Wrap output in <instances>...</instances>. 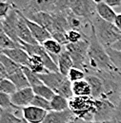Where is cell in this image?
Wrapping results in <instances>:
<instances>
[{"label": "cell", "instance_id": "1", "mask_svg": "<svg viewBox=\"0 0 121 123\" xmlns=\"http://www.w3.org/2000/svg\"><path fill=\"white\" fill-rule=\"evenodd\" d=\"M89 66L84 70L86 75L94 72H114L117 71L111 60L107 48L104 47L97 40L94 31L91 26V31L89 38V50H88ZM119 71V70H118Z\"/></svg>", "mask_w": 121, "mask_h": 123}, {"label": "cell", "instance_id": "2", "mask_svg": "<svg viewBox=\"0 0 121 123\" xmlns=\"http://www.w3.org/2000/svg\"><path fill=\"white\" fill-rule=\"evenodd\" d=\"M95 36L104 47H111L121 39V32L113 23L104 21L99 16H94L91 20Z\"/></svg>", "mask_w": 121, "mask_h": 123}, {"label": "cell", "instance_id": "3", "mask_svg": "<svg viewBox=\"0 0 121 123\" xmlns=\"http://www.w3.org/2000/svg\"><path fill=\"white\" fill-rule=\"evenodd\" d=\"M69 109L77 118L93 121L95 101L92 97H74L69 99Z\"/></svg>", "mask_w": 121, "mask_h": 123}, {"label": "cell", "instance_id": "4", "mask_svg": "<svg viewBox=\"0 0 121 123\" xmlns=\"http://www.w3.org/2000/svg\"><path fill=\"white\" fill-rule=\"evenodd\" d=\"M74 62V67L85 70L89 66L88 50L89 40H83L76 44H68L64 46Z\"/></svg>", "mask_w": 121, "mask_h": 123}, {"label": "cell", "instance_id": "5", "mask_svg": "<svg viewBox=\"0 0 121 123\" xmlns=\"http://www.w3.org/2000/svg\"><path fill=\"white\" fill-rule=\"evenodd\" d=\"M95 112L93 116V121L107 122L114 120L115 105L106 98H94Z\"/></svg>", "mask_w": 121, "mask_h": 123}, {"label": "cell", "instance_id": "6", "mask_svg": "<svg viewBox=\"0 0 121 123\" xmlns=\"http://www.w3.org/2000/svg\"><path fill=\"white\" fill-rule=\"evenodd\" d=\"M70 11L78 17L91 20L96 15V1L71 0Z\"/></svg>", "mask_w": 121, "mask_h": 123}, {"label": "cell", "instance_id": "7", "mask_svg": "<svg viewBox=\"0 0 121 123\" xmlns=\"http://www.w3.org/2000/svg\"><path fill=\"white\" fill-rule=\"evenodd\" d=\"M16 32L18 38L22 42V44H29V45H37L38 43L33 38L30 29L26 22V17L20 12H18V18L16 22Z\"/></svg>", "mask_w": 121, "mask_h": 123}, {"label": "cell", "instance_id": "8", "mask_svg": "<svg viewBox=\"0 0 121 123\" xmlns=\"http://www.w3.org/2000/svg\"><path fill=\"white\" fill-rule=\"evenodd\" d=\"M38 76L46 86L51 88L55 94H57L61 86L68 80V77L62 75L60 72H49L46 74H40Z\"/></svg>", "mask_w": 121, "mask_h": 123}, {"label": "cell", "instance_id": "9", "mask_svg": "<svg viewBox=\"0 0 121 123\" xmlns=\"http://www.w3.org/2000/svg\"><path fill=\"white\" fill-rule=\"evenodd\" d=\"M35 94L33 92L31 87H27L24 89L17 90L16 92L11 96L12 102L15 104L16 107L24 108L30 106L33 100Z\"/></svg>", "mask_w": 121, "mask_h": 123}, {"label": "cell", "instance_id": "10", "mask_svg": "<svg viewBox=\"0 0 121 123\" xmlns=\"http://www.w3.org/2000/svg\"><path fill=\"white\" fill-rule=\"evenodd\" d=\"M49 112L35 106H27L22 108V117L28 123H42Z\"/></svg>", "mask_w": 121, "mask_h": 123}, {"label": "cell", "instance_id": "11", "mask_svg": "<svg viewBox=\"0 0 121 123\" xmlns=\"http://www.w3.org/2000/svg\"><path fill=\"white\" fill-rule=\"evenodd\" d=\"M1 53L6 55L11 60L22 65L29 67L30 64V55L24 48H13V49H5L1 50Z\"/></svg>", "mask_w": 121, "mask_h": 123}, {"label": "cell", "instance_id": "12", "mask_svg": "<svg viewBox=\"0 0 121 123\" xmlns=\"http://www.w3.org/2000/svg\"><path fill=\"white\" fill-rule=\"evenodd\" d=\"M26 22H27V25L30 29L33 38L36 40V42L39 45H42L43 43H45L46 41L52 39V34L46 29H44L43 27H41L38 24L30 21L28 18H26Z\"/></svg>", "mask_w": 121, "mask_h": 123}, {"label": "cell", "instance_id": "13", "mask_svg": "<svg viewBox=\"0 0 121 123\" xmlns=\"http://www.w3.org/2000/svg\"><path fill=\"white\" fill-rule=\"evenodd\" d=\"M28 19L34 22V23H36V24H38L39 26L43 27L50 33L53 32V13L45 12H37V13H34L32 15L29 16Z\"/></svg>", "mask_w": 121, "mask_h": 123}, {"label": "cell", "instance_id": "14", "mask_svg": "<svg viewBox=\"0 0 121 123\" xmlns=\"http://www.w3.org/2000/svg\"><path fill=\"white\" fill-rule=\"evenodd\" d=\"M75 117V115L72 113L70 109L64 112L51 111L48 113L47 117L42 123H70Z\"/></svg>", "mask_w": 121, "mask_h": 123}, {"label": "cell", "instance_id": "15", "mask_svg": "<svg viewBox=\"0 0 121 123\" xmlns=\"http://www.w3.org/2000/svg\"><path fill=\"white\" fill-rule=\"evenodd\" d=\"M96 14L104 21L109 23H114L117 13L113 8H111L105 1H96Z\"/></svg>", "mask_w": 121, "mask_h": 123}, {"label": "cell", "instance_id": "16", "mask_svg": "<svg viewBox=\"0 0 121 123\" xmlns=\"http://www.w3.org/2000/svg\"><path fill=\"white\" fill-rule=\"evenodd\" d=\"M86 80L90 83L91 88V97L93 98H100L103 96L104 85L101 78L96 75H86Z\"/></svg>", "mask_w": 121, "mask_h": 123}, {"label": "cell", "instance_id": "17", "mask_svg": "<svg viewBox=\"0 0 121 123\" xmlns=\"http://www.w3.org/2000/svg\"><path fill=\"white\" fill-rule=\"evenodd\" d=\"M57 66H58L59 72L62 75L66 76V77L68 76L70 70L74 67V62L72 60L69 52L65 49V47H64L63 52L61 53L60 55H59V57H58Z\"/></svg>", "mask_w": 121, "mask_h": 123}, {"label": "cell", "instance_id": "18", "mask_svg": "<svg viewBox=\"0 0 121 123\" xmlns=\"http://www.w3.org/2000/svg\"><path fill=\"white\" fill-rule=\"evenodd\" d=\"M42 46L45 48V50L50 54V56L53 58V62L57 64V62H58V57L61 53L63 52L64 48L63 46L60 45L58 42H56L55 40H53V38L46 41L45 43L42 44Z\"/></svg>", "mask_w": 121, "mask_h": 123}, {"label": "cell", "instance_id": "19", "mask_svg": "<svg viewBox=\"0 0 121 123\" xmlns=\"http://www.w3.org/2000/svg\"><path fill=\"white\" fill-rule=\"evenodd\" d=\"M74 97H91V88L90 83L85 80L73 82Z\"/></svg>", "mask_w": 121, "mask_h": 123}, {"label": "cell", "instance_id": "20", "mask_svg": "<svg viewBox=\"0 0 121 123\" xmlns=\"http://www.w3.org/2000/svg\"><path fill=\"white\" fill-rule=\"evenodd\" d=\"M7 79H9L11 81H13L15 83V85L18 90L24 89V88H27V87H30L29 82H28V80H27V78H26L24 72H23V67H22L21 70L15 72V74L10 75Z\"/></svg>", "mask_w": 121, "mask_h": 123}, {"label": "cell", "instance_id": "21", "mask_svg": "<svg viewBox=\"0 0 121 123\" xmlns=\"http://www.w3.org/2000/svg\"><path fill=\"white\" fill-rule=\"evenodd\" d=\"M51 108L53 112L67 111L69 110V99L56 94L51 100Z\"/></svg>", "mask_w": 121, "mask_h": 123}, {"label": "cell", "instance_id": "22", "mask_svg": "<svg viewBox=\"0 0 121 123\" xmlns=\"http://www.w3.org/2000/svg\"><path fill=\"white\" fill-rule=\"evenodd\" d=\"M0 63L5 67V69H6V71H7V74H8V77H9L10 75L15 74V72L21 70L22 67H23L22 65H20V64L15 62L13 60H11L10 58H8L6 55H4V54H2V53H1V55H0Z\"/></svg>", "mask_w": 121, "mask_h": 123}, {"label": "cell", "instance_id": "23", "mask_svg": "<svg viewBox=\"0 0 121 123\" xmlns=\"http://www.w3.org/2000/svg\"><path fill=\"white\" fill-rule=\"evenodd\" d=\"M29 68L34 73L40 75V74H46L50 71L46 68L45 64L42 61V59L39 56H30V64Z\"/></svg>", "mask_w": 121, "mask_h": 123}, {"label": "cell", "instance_id": "24", "mask_svg": "<svg viewBox=\"0 0 121 123\" xmlns=\"http://www.w3.org/2000/svg\"><path fill=\"white\" fill-rule=\"evenodd\" d=\"M0 47L1 50L13 49V48H23V46L12 40L4 31H0Z\"/></svg>", "mask_w": 121, "mask_h": 123}, {"label": "cell", "instance_id": "25", "mask_svg": "<svg viewBox=\"0 0 121 123\" xmlns=\"http://www.w3.org/2000/svg\"><path fill=\"white\" fill-rule=\"evenodd\" d=\"M32 90H33V92L35 94V96H39L41 98H44L50 100V101L56 95L51 88H49L48 86H46L44 83L41 84V85H38V86L33 87Z\"/></svg>", "mask_w": 121, "mask_h": 123}, {"label": "cell", "instance_id": "26", "mask_svg": "<svg viewBox=\"0 0 121 123\" xmlns=\"http://www.w3.org/2000/svg\"><path fill=\"white\" fill-rule=\"evenodd\" d=\"M23 72H24L25 76H26L27 80H28V82H29V84H30V86L31 88L43 84V82H42L41 80L39 79L38 74H36V73H34L33 71H31L29 67L23 66Z\"/></svg>", "mask_w": 121, "mask_h": 123}, {"label": "cell", "instance_id": "27", "mask_svg": "<svg viewBox=\"0 0 121 123\" xmlns=\"http://www.w3.org/2000/svg\"><path fill=\"white\" fill-rule=\"evenodd\" d=\"M23 118L18 117L16 115L10 111H0V123H22Z\"/></svg>", "mask_w": 121, "mask_h": 123}, {"label": "cell", "instance_id": "28", "mask_svg": "<svg viewBox=\"0 0 121 123\" xmlns=\"http://www.w3.org/2000/svg\"><path fill=\"white\" fill-rule=\"evenodd\" d=\"M67 38H68L69 44H76V43L83 41V40H89L90 37L81 31L71 30L67 32Z\"/></svg>", "mask_w": 121, "mask_h": 123}, {"label": "cell", "instance_id": "29", "mask_svg": "<svg viewBox=\"0 0 121 123\" xmlns=\"http://www.w3.org/2000/svg\"><path fill=\"white\" fill-rule=\"evenodd\" d=\"M18 89L16 88L15 83L13 81H11L9 79H5V80H1L0 81V91L1 93L7 94L9 96L14 95Z\"/></svg>", "mask_w": 121, "mask_h": 123}, {"label": "cell", "instance_id": "30", "mask_svg": "<svg viewBox=\"0 0 121 123\" xmlns=\"http://www.w3.org/2000/svg\"><path fill=\"white\" fill-rule=\"evenodd\" d=\"M32 106H35V107H38L40 109H43L47 112H51L52 111V108H51V101L46 99L44 98H41L39 96H34L33 98V100L31 102Z\"/></svg>", "mask_w": 121, "mask_h": 123}, {"label": "cell", "instance_id": "31", "mask_svg": "<svg viewBox=\"0 0 121 123\" xmlns=\"http://www.w3.org/2000/svg\"><path fill=\"white\" fill-rule=\"evenodd\" d=\"M68 79L72 81V82H76V81H79V80H85L86 79V73L84 70L82 69H79V68H76V67H73L69 74H68Z\"/></svg>", "mask_w": 121, "mask_h": 123}, {"label": "cell", "instance_id": "32", "mask_svg": "<svg viewBox=\"0 0 121 123\" xmlns=\"http://www.w3.org/2000/svg\"><path fill=\"white\" fill-rule=\"evenodd\" d=\"M107 52H108L111 60L113 62V65L116 67L117 70H119L121 72V51H117V50H114L111 47H108Z\"/></svg>", "mask_w": 121, "mask_h": 123}, {"label": "cell", "instance_id": "33", "mask_svg": "<svg viewBox=\"0 0 121 123\" xmlns=\"http://www.w3.org/2000/svg\"><path fill=\"white\" fill-rule=\"evenodd\" d=\"M13 9H14V7H13V4L11 1L0 0V21L4 20Z\"/></svg>", "mask_w": 121, "mask_h": 123}, {"label": "cell", "instance_id": "34", "mask_svg": "<svg viewBox=\"0 0 121 123\" xmlns=\"http://www.w3.org/2000/svg\"><path fill=\"white\" fill-rule=\"evenodd\" d=\"M114 120L121 123V97L118 102L115 105V113H114Z\"/></svg>", "mask_w": 121, "mask_h": 123}, {"label": "cell", "instance_id": "35", "mask_svg": "<svg viewBox=\"0 0 121 123\" xmlns=\"http://www.w3.org/2000/svg\"><path fill=\"white\" fill-rule=\"evenodd\" d=\"M70 123H120L119 121H116V120H112V121H107V122H96V121H86V120H83V119H80V118H77L75 117Z\"/></svg>", "mask_w": 121, "mask_h": 123}, {"label": "cell", "instance_id": "36", "mask_svg": "<svg viewBox=\"0 0 121 123\" xmlns=\"http://www.w3.org/2000/svg\"><path fill=\"white\" fill-rule=\"evenodd\" d=\"M105 2L111 8H119L121 6V0H108Z\"/></svg>", "mask_w": 121, "mask_h": 123}, {"label": "cell", "instance_id": "37", "mask_svg": "<svg viewBox=\"0 0 121 123\" xmlns=\"http://www.w3.org/2000/svg\"><path fill=\"white\" fill-rule=\"evenodd\" d=\"M114 26L116 27V29L121 32V13H117L116 18L114 20Z\"/></svg>", "mask_w": 121, "mask_h": 123}, {"label": "cell", "instance_id": "38", "mask_svg": "<svg viewBox=\"0 0 121 123\" xmlns=\"http://www.w3.org/2000/svg\"><path fill=\"white\" fill-rule=\"evenodd\" d=\"M8 77V74H7V71L5 69V67L0 63V79L1 80H5Z\"/></svg>", "mask_w": 121, "mask_h": 123}, {"label": "cell", "instance_id": "39", "mask_svg": "<svg viewBox=\"0 0 121 123\" xmlns=\"http://www.w3.org/2000/svg\"><path fill=\"white\" fill-rule=\"evenodd\" d=\"M111 48H113L114 50H117V51H121V39L119 41H117L115 44H113L111 46Z\"/></svg>", "mask_w": 121, "mask_h": 123}, {"label": "cell", "instance_id": "40", "mask_svg": "<svg viewBox=\"0 0 121 123\" xmlns=\"http://www.w3.org/2000/svg\"><path fill=\"white\" fill-rule=\"evenodd\" d=\"M22 123H28V122H27V121H25V120L23 119V121H22Z\"/></svg>", "mask_w": 121, "mask_h": 123}]
</instances>
